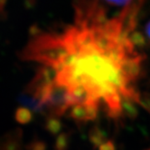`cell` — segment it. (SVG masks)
Here are the masks:
<instances>
[{"label": "cell", "mask_w": 150, "mask_h": 150, "mask_svg": "<svg viewBox=\"0 0 150 150\" xmlns=\"http://www.w3.org/2000/svg\"><path fill=\"white\" fill-rule=\"evenodd\" d=\"M146 150H150V148H149V149H146Z\"/></svg>", "instance_id": "obj_6"}, {"label": "cell", "mask_w": 150, "mask_h": 150, "mask_svg": "<svg viewBox=\"0 0 150 150\" xmlns=\"http://www.w3.org/2000/svg\"><path fill=\"white\" fill-rule=\"evenodd\" d=\"M31 112L27 108H19L16 112V118L18 122L21 123H28L31 119Z\"/></svg>", "instance_id": "obj_2"}, {"label": "cell", "mask_w": 150, "mask_h": 150, "mask_svg": "<svg viewBox=\"0 0 150 150\" xmlns=\"http://www.w3.org/2000/svg\"><path fill=\"white\" fill-rule=\"evenodd\" d=\"M108 4L115 6H127L131 4L134 0H104Z\"/></svg>", "instance_id": "obj_3"}, {"label": "cell", "mask_w": 150, "mask_h": 150, "mask_svg": "<svg viewBox=\"0 0 150 150\" xmlns=\"http://www.w3.org/2000/svg\"><path fill=\"white\" fill-rule=\"evenodd\" d=\"M145 0H134L110 14L100 0H76L66 23L34 27L20 53L38 68L27 93L41 108L77 120L110 117L140 103L138 83L145 57L138 21Z\"/></svg>", "instance_id": "obj_1"}, {"label": "cell", "mask_w": 150, "mask_h": 150, "mask_svg": "<svg viewBox=\"0 0 150 150\" xmlns=\"http://www.w3.org/2000/svg\"><path fill=\"white\" fill-rule=\"evenodd\" d=\"M7 2H8V0H0V20L5 18V6Z\"/></svg>", "instance_id": "obj_4"}, {"label": "cell", "mask_w": 150, "mask_h": 150, "mask_svg": "<svg viewBox=\"0 0 150 150\" xmlns=\"http://www.w3.org/2000/svg\"><path fill=\"white\" fill-rule=\"evenodd\" d=\"M145 30H146V35H147V37H148V39L150 41V20L149 22L148 23Z\"/></svg>", "instance_id": "obj_5"}]
</instances>
